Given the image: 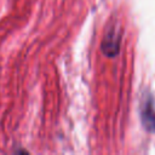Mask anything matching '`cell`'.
I'll return each instance as SVG.
<instances>
[{
  "label": "cell",
  "mask_w": 155,
  "mask_h": 155,
  "mask_svg": "<svg viewBox=\"0 0 155 155\" xmlns=\"http://www.w3.org/2000/svg\"><path fill=\"white\" fill-rule=\"evenodd\" d=\"M140 119L144 128L149 132H155V108L151 97H145L140 107Z\"/></svg>",
  "instance_id": "obj_2"
},
{
  "label": "cell",
  "mask_w": 155,
  "mask_h": 155,
  "mask_svg": "<svg viewBox=\"0 0 155 155\" xmlns=\"http://www.w3.org/2000/svg\"><path fill=\"white\" fill-rule=\"evenodd\" d=\"M120 41H121V36H120V30L116 27L110 28L103 41H102V51L105 56L108 57H115L119 53L120 50Z\"/></svg>",
  "instance_id": "obj_1"
}]
</instances>
